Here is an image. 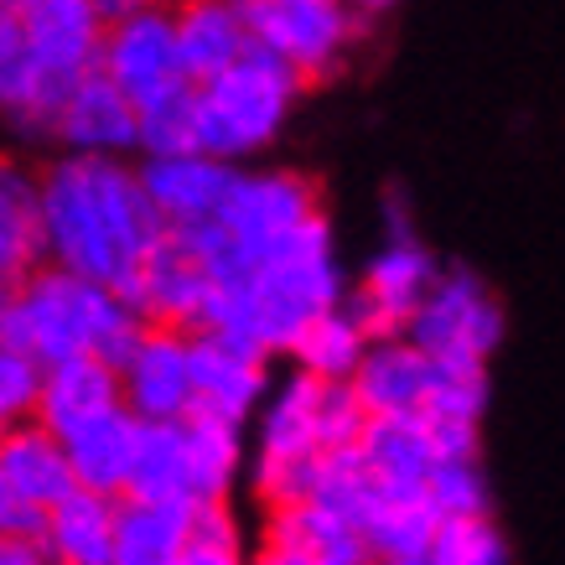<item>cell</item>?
I'll use <instances>...</instances> for the list:
<instances>
[{
  "instance_id": "obj_23",
  "label": "cell",
  "mask_w": 565,
  "mask_h": 565,
  "mask_svg": "<svg viewBox=\"0 0 565 565\" xmlns=\"http://www.w3.org/2000/svg\"><path fill=\"white\" fill-rule=\"evenodd\" d=\"M0 478L21 488L32 503H57V498L73 488L68 457H63V441L52 436L42 420H17V426L0 430Z\"/></svg>"
},
{
  "instance_id": "obj_4",
  "label": "cell",
  "mask_w": 565,
  "mask_h": 565,
  "mask_svg": "<svg viewBox=\"0 0 565 565\" xmlns=\"http://www.w3.org/2000/svg\"><path fill=\"white\" fill-rule=\"evenodd\" d=\"M249 42L286 57L307 84L338 73L343 52L359 42L363 17L348 0H239Z\"/></svg>"
},
{
  "instance_id": "obj_46",
  "label": "cell",
  "mask_w": 565,
  "mask_h": 565,
  "mask_svg": "<svg viewBox=\"0 0 565 565\" xmlns=\"http://www.w3.org/2000/svg\"><path fill=\"white\" fill-rule=\"evenodd\" d=\"M11 291L17 286H0V332H6V317H11Z\"/></svg>"
},
{
  "instance_id": "obj_41",
  "label": "cell",
  "mask_w": 565,
  "mask_h": 565,
  "mask_svg": "<svg viewBox=\"0 0 565 565\" xmlns=\"http://www.w3.org/2000/svg\"><path fill=\"white\" fill-rule=\"evenodd\" d=\"M172 565H244V555H239V545H203V540H188Z\"/></svg>"
},
{
  "instance_id": "obj_38",
  "label": "cell",
  "mask_w": 565,
  "mask_h": 565,
  "mask_svg": "<svg viewBox=\"0 0 565 565\" xmlns=\"http://www.w3.org/2000/svg\"><path fill=\"white\" fill-rule=\"evenodd\" d=\"M430 436V451L446 462H478V420H451V415H420Z\"/></svg>"
},
{
  "instance_id": "obj_3",
  "label": "cell",
  "mask_w": 565,
  "mask_h": 565,
  "mask_svg": "<svg viewBox=\"0 0 565 565\" xmlns=\"http://www.w3.org/2000/svg\"><path fill=\"white\" fill-rule=\"evenodd\" d=\"M192 88H198V151L218 156V161H239V156L265 151L280 136L307 78L270 47L249 42L228 68Z\"/></svg>"
},
{
  "instance_id": "obj_33",
  "label": "cell",
  "mask_w": 565,
  "mask_h": 565,
  "mask_svg": "<svg viewBox=\"0 0 565 565\" xmlns=\"http://www.w3.org/2000/svg\"><path fill=\"white\" fill-rule=\"evenodd\" d=\"M488 405V374L478 359H430L426 399L420 415H451V420H478Z\"/></svg>"
},
{
  "instance_id": "obj_5",
  "label": "cell",
  "mask_w": 565,
  "mask_h": 565,
  "mask_svg": "<svg viewBox=\"0 0 565 565\" xmlns=\"http://www.w3.org/2000/svg\"><path fill=\"white\" fill-rule=\"evenodd\" d=\"M411 338L426 359H478L488 363V353L503 338V307L493 301V291L482 286L472 270L436 275L430 291L420 296V307L405 322Z\"/></svg>"
},
{
  "instance_id": "obj_35",
  "label": "cell",
  "mask_w": 565,
  "mask_h": 565,
  "mask_svg": "<svg viewBox=\"0 0 565 565\" xmlns=\"http://www.w3.org/2000/svg\"><path fill=\"white\" fill-rule=\"evenodd\" d=\"M420 498L430 503L436 519H472V514H488V478H482L478 462H446L436 457L426 472V488Z\"/></svg>"
},
{
  "instance_id": "obj_22",
  "label": "cell",
  "mask_w": 565,
  "mask_h": 565,
  "mask_svg": "<svg viewBox=\"0 0 565 565\" xmlns=\"http://www.w3.org/2000/svg\"><path fill=\"white\" fill-rule=\"evenodd\" d=\"M265 540L307 550L317 565H374V550H369V540H363L359 524L338 519L332 509L311 503V498L286 503V509H270V530H265Z\"/></svg>"
},
{
  "instance_id": "obj_1",
  "label": "cell",
  "mask_w": 565,
  "mask_h": 565,
  "mask_svg": "<svg viewBox=\"0 0 565 565\" xmlns=\"http://www.w3.org/2000/svg\"><path fill=\"white\" fill-rule=\"evenodd\" d=\"M36 223L47 265L99 280L130 307H136L140 259L167 234V218L146 198L136 167H125L120 156L78 151L36 177Z\"/></svg>"
},
{
  "instance_id": "obj_11",
  "label": "cell",
  "mask_w": 565,
  "mask_h": 565,
  "mask_svg": "<svg viewBox=\"0 0 565 565\" xmlns=\"http://www.w3.org/2000/svg\"><path fill=\"white\" fill-rule=\"evenodd\" d=\"M207 270L198 265L188 244L177 239L172 228L146 249L136 275V311L156 327H177V332H198L207 307Z\"/></svg>"
},
{
  "instance_id": "obj_10",
  "label": "cell",
  "mask_w": 565,
  "mask_h": 565,
  "mask_svg": "<svg viewBox=\"0 0 565 565\" xmlns=\"http://www.w3.org/2000/svg\"><path fill=\"white\" fill-rule=\"evenodd\" d=\"M115 374H120V405L136 420H182L192 411L188 332H177V327L146 322V332Z\"/></svg>"
},
{
  "instance_id": "obj_36",
  "label": "cell",
  "mask_w": 565,
  "mask_h": 565,
  "mask_svg": "<svg viewBox=\"0 0 565 565\" xmlns=\"http://www.w3.org/2000/svg\"><path fill=\"white\" fill-rule=\"evenodd\" d=\"M363 405L348 379H322V394H317V446L332 451V446H353L363 430Z\"/></svg>"
},
{
  "instance_id": "obj_21",
  "label": "cell",
  "mask_w": 565,
  "mask_h": 565,
  "mask_svg": "<svg viewBox=\"0 0 565 565\" xmlns=\"http://www.w3.org/2000/svg\"><path fill=\"white\" fill-rule=\"evenodd\" d=\"M192 503H151V498H120L115 503V545L109 565H172L188 545Z\"/></svg>"
},
{
  "instance_id": "obj_7",
  "label": "cell",
  "mask_w": 565,
  "mask_h": 565,
  "mask_svg": "<svg viewBox=\"0 0 565 565\" xmlns=\"http://www.w3.org/2000/svg\"><path fill=\"white\" fill-rule=\"evenodd\" d=\"M99 73L109 84H120L130 99H151L161 88L182 84V63H177V32L172 11L161 0H146L120 21H104L99 36Z\"/></svg>"
},
{
  "instance_id": "obj_47",
  "label": "cell",
  "mask_w": 565,
  "mask_h": 565,
  "mask_svg": "<svg viewBox=\"0 0 565 565\" xmlns=\"http://www.w3.org/2000/svg\"><path fill=\"white\" fill-rule=\"evenodd\" d=\"M47 565H73V561H47Z\"/></svg>"
},
{
  "instance_id": "obj_16",
  "label": "cell",
  "mask_w": 565,
  "mask_h": 565,
  "mask_svg": "<svg viewBox=\"0 0 565 565\" xmlns=\"http://www.w3.org/2000/svg\"><path fill=\"white\" fill-rule=\"evenodd\" d=\"M353 446H359L379 498H420L426 472L436 462L420 415H369Z\"/></svg>"
},
{
  "instance_id": "obj_6",
  "label": "cell",
  "mask_w": 565,
  "mask_h": 565,
  "mask_svg": "<svg viewBox=\"0 0 565 565\" xmlns=\"http://www.w3.org/2000/svg\"><path fill=\"white\" fill-rule=\"evenodd\" d=\"M17 17L21 32H26V47L36 57V73H42V109H47V130H52V115H57V104L68 99V88L88 68H99L104 21L88 0H36Z\"/></svg>"
},
{
  "instance_id": "obj_8",
  "label": "cell",
  "mask_w": 565,
  "mask_h": 565,
  "mask_svg": "<svg viewBox=\"0 0 565 565\" xmlns=\"http://www.w3.org/2000/svg\"><path fill=\"white\" fill-rule=\"evenodd\" d=\"M322 207L317 182L301 172H234L228 198L218 207V223L228 228V239L244 249V259L255 265L280 234H291L301 218H311Z\"/></svg>"
},
{
  "instance_id": "obj_19",
  "label": "cell",
  "mask_w": 565,
  "mask_h": 565,
  "mask_svg": "<svg viewBox=\"0 0 565 565\" xmlns=\"http://www.w3.org/2000/svg\"><path fill=\"white\" fill-rule=\"evenodd\" d=\"M115 503H120V498L78 488V482H73L57 503H47V519H42V550H47V561L109 565V545H115Z\"/></svg>"
},
{
  "instance_id": "obj_9",
  "label": "cell",
  "mask_w": 565,
  "mask_h": 565,
  "mask_svg": "<svg viewBox=\"0 0 565 565\" xmlns=\"http://www.w3.org/2000/svg\"><path fill=\"white\" fill-rule=\"evenodd\" d=\"M430 280H436V265L420 249V239L405 234V239H390L379 249V259L363 275V286L338 296V307L353 317V327H359L369 343L374 338H394V332H405L411 311L430 291Z\"/></svg>"
},
{
  "instance_id": "obj_24",
  "label": "cell",
  "mask_w": 565,
  "mask_h": 565,
  "mask_svg": "<svg viewBox=\"0 0 565 565\" xmlns=\"http://www.w3.org/2000/svg\"><path fill=\"white\" fill-rule=\"evenodd\" d=\"M182 446H188V503H218L239 478L244 436L239 420H223L207 411L182 415Z\"/></svg>"
},
{
  "instance_id": "obj_37",
  "label": "cell",
  "mask_w": 565,
  "mask_h": 565,
  "mask_svg": "<svg viewBox=\"0 0 565 565\" xmlns=\"http://www.w3.org/2000/svg\"><path fill=\"white\" fill-rule=\"evenodd\" d=\"M36 384H42V363L26 359L21 348L0 343V430L17 426V420H32Z\"/></svg>"
},
{
  "instance_id": "obj_45",
  "label": "cell",
  "mask_w": 565,
  "mask_h": 565,
  "mask_svg": "<svg viewBox=\"0 0 565 565\" xmlns=\"http://www.w3.org/2000/svg\"><path fill=\"white\" fill-rule=\"evenodd\" d=\"M348 6H353L359 17H379V11H390L394 0H348Z\"/></svg>"
},
{
  "instance_id": "obj_28",
  "label": "cell",
  "mask_w": 565,
  "mask_h": 565,
  "mask_svg": "<svg viewBox=\"0 0 565 565\" xmlns=\"http://www.w3.org/2000/svg\"><path fill=\"white\" fill-rule=\"evenodd\" d=\"M0 115H11L21 130H47L42 109V73L26 47L17 11H0Z\"/></svg>"
},
{
  "instance_id": "obj_2",
  "label": "cell",
  "mask_w": 565,
  "mask_h": 565,
  "mask_svg": "<svg viewBox=\"0 0 565 565\" xmlns=\"http://www.w3.org/2000/svg\"><path fill=\"white\" fill-rule=\"evenodd\" d=\"M140 332H146V317L130 301H120L99 280H84V275L42 259L36 270L17 280L0 343L21 348L42 369L73 359V353H94L120 369Z\"/></svg>"
},
{
  "instance_id": "obj_43",
  "label": "cell",
  "mask_w": 565,
  "mask_h": 565,
  "mask_svg": "<svg viewBox=\"0 0 565 565\" xmlns=\"http://www.w3.org/2000/svg\"><path fill=\"white\" fill-rule=\"evenodd\" d=\"M255 565H317L307 555V550H296V545H275V540H265V550L255 555Z\"/></svg>"
},
{
  "instance_id": "obj_32",
  "label": "cell",
  "mask_w": 565,
  "mask_h": 565,
  "mask_svg": "<svg viewBox=\"0 0 565 565\" xmlns=\"http://www.w3.org/2000/svg\"><path fill=\"white\" fill-rule=\"evenodd\" d=\"M374 478H369V467H363L359 446H332V451H322V472H317V488H311V503H322V509H332L338 519H348V524H359L369 509H374Z\"/></svg>"
},
{
  "instance_id": "obj_17",
  "label": "cell",
  "mask_w": 565,
  "mask_h": 565,
  "mask_svg": "<svg viewBox=\"0 0 565 565\" xmlns=\"http://www.w3.org/2000/svg\"><path fill=\"white\" fill-rule=\"evenodd\" d=\"M426 379H430V359L405 332H394V338H374L363 348V359L348 374V384L359 394L363 415H420Z\"/></svg>"
},
{
  "instance_id": "obj_15",
  "label": "cell",
  "mask_w": 565,
  "mask_h": 565,
  "mask_svg": "<svg viewBox=\"0 0 565 565\" xmlns=\"http://www.w3.org/2000/svg\"><path fill=\"white\" fill-rule=\"evenodd\" d=\"M115 405H120V374H115V363L94 359V353H73V359L42 369L32 420H42L63 441L68 430H78L84 420H94L104 411H115Z\"/></svg>"
},
{
  "instance_id": "obj_18",
  "label": "cell",
  "mask_w": 565,
  "mask_h": 565,
  "mask_svg": "<svg viewBox=\"0 0 565 565\" xmlns=\"http://www.w3.org/2000/svg\"><path fill=\"white\" fill-rule=\"evenodd\" d=\"M172 32H177V63H182L188 84H203V78L223 73L249 47L239 0H182L172 11Z\"/></svg>"
},
{
  "instance_id": "obj_34",
  "label": "cell",
  "mask_w": 565,
  "mask_h": 565,
  "mask_svg": "<svg viewBox=\"0 0 565 565\" xmlns=\"http://www.w3.org/2000/svg\"><path fill=\"white\" fill-rule=\"evenodd\" d=\"M430 565H509V545L488 514L441 519L430 534Z\"/></svg>"
},
{
  "instance_id": "obj_31",
  "label": "cell",
  "mask_w": 565,
  "mask_h": 565,
  "mask_svg": "<svg viewBox=\"0 0 565 565\" xmlns=\"http://www.w3.org/2000/svg\"><path fill=\"white\" fill-rule=\"evenodd\" d=\"M317 394L322 379L317 374H291V384L275 394V405L265 411V430H259V457H296V451H317Z\"/></svg>"
},
{
  "instance_id": "obj_42",
  "label": "cell",
  "mask_w": 565,
  "mask_h": 565,
  "mask_svg": "<svg viewBox=\"0 0 565 565\" xmlns=\"http://www.w3.org/2000/svg\"><path fill=\"white\" fill-rule=\"evenodd\" d=\"M0 565H47V550L36 540H0Z\"/></svg>"
},
{
  "instance_id": "obj_25",
  "label": "cell",
  "mask_w": 565,
  "mask_h": 565,
  "mask_svg": "<svg viewBox=\"0 0 565 565\" xmlns=\"http://www.w3.org/2000/svg\"><path fill=\"white\" fill-rule=\"evenodd\" d=\"M42 265V223H36V172L0 156V286H17Z\"/></svg>"
},
{
  "instance_id": "obj_44",
  "label": "cell",
  "mask_w": 565,
  "mask_h": 565,
  "mask_svg": "<svg viewBox=\"0 0 565 565\" xmlns=\"http://www.w3.org/2000/svg\"><path fill=\"white\" fill-rule=\"evenodd\" d=\"M94 11H99V21H120L125 11H136V6H146V0H88Z\"/></svg>"
},
{
  "instance_id": "obj_27",
  "label": "cell",
  "mask_w": 565,
  "mask_h": 565,
  "mask_svg": "<svg viewBox=\"0 0 565 565\" xmlns=\"http://www.w3.org/2000/svg\"><path fill=\"white\" fill-rule=\"evenodd\" d=\"M441 519L426 498H374V509L359 519L363 540L374 550V565H411L430 555V534Z\"/></svg>"
},
{
  "instance_id": "obj_48",
  "label": "cell",
  "mask_w": 565,
  "mask_h": 565,
  "mask_svg": "<svg viewBox=\"0 0 565 565\" xmlns=\"http://www.w3.org/2000/svg\"><path fill=\"white\" fill-rule=\"evenodd\" d=\"M411 565H430V561H411Z\"/></svg>"
},
{
  "instance_id": "obj_14",
  "label": "cell",
  "mask_w": 565,
  "mask_h": 565,
  "mask_svg": "<svg viewBox=\"0 0 565 565\" xmlns=\"http://www.w3.org/2000/svg\"><path fill=\"white\" fill-rule=\"evenodd\" d=\"M188 363H192V411L239 420L265 394V359L244 348L223 343L213 332H188Z\"/></svg>"
},
{
  "instance_id": "obj_13",
  "label": "cell",
  "mask_w": 565,
  "mask_h": 565,
  "mask_svg": "<svg viewBox=\"0 0 565 565\" xmlns=\"http://www.w3.org/2000/svg\"><path fill=\"white\" fill-rule=\"evenodd\" d=\"M52 136L78 156H125L136 146V99L88 68L52 115Z\"/></svg>"
},
{
  "instance_id": "obj_40",
  "label": "cell",
  "mask_w": 565,
  "mask_h": 565,
  "mask_svg": "<svg viewBox=\"0 0 565 565\" xmlns=\"http://www.w3.org/2000/svg\"><path fill=\"white\" fill-rule=\"evenodd\" d=\"M188 540H203V545H239V524L228 514V503H192V524Z\"/></svg>"
},
{
  "instance_id": "obj_29",
  "label": "cell",
  "mask_w": 565,
  "mask_h": 565,
  "mask_svg": "<svg viewBox=\"0 0 565 565\" xmlns=\"http://www.w3.org/2000/svg\"><path fill=\"white\" fill-rule=\"evenodd\" d=\"M363 348H369V338L353 327V317H348L343 307H327L296 332L291 359L317 379H348L353 369H359Z\"/></svg>"
},
{
  "instance_id": "obj_39",
  "label": "cell",
  "mask_w": 565,
  "mask_h": 565,
  "mask_svg": "<svg viewBox=\"0 0 565 565\" xmlns=\"http://www.w3.org/2000/svg\"><path fill=\"white\" fill-rule=\"evenodd\" d=\"M42 519H47L42 503H32L21 488L0 478V540H36L42 545Z\"/></svg>"
},
{
  "instance_id": "obj_20",
  "label": "cell",
  "mask_w": 565,
  "mask_h": 565,
  "mask_svg": "<svg viewBox=\"0 0 565 565\" xmlns=\"http://www.w3.org/2000/svg\"><path fill=\"white\" fill-rule=\"evenodd\" d=\"M130 451H136V415L115 405V411L94 415L78 430L63 436V457H68V472L78 488H94V493L120 498L125 478H130Z\"/></svg>"
},
{
  "instance_id": "obj_30",
  "label": "cell",
  "mask_w": 565,
  "mask_h": 565,
  "mask_svg": "<svg viewBox=\"0 0 565 565\" xmlns=\"http://www.w3.org/2000/svg\"><path fill=\"white\" fill-rule=\"evenodd\" d=\"M136 146L146 156L198 151V88L188 78L136 104Z\"/></svg>"
},
{
  "instance_id": "obj_12",
  "label": "cell",
  "mask_w": 565,
  "mask_h": 565,
  "mask_svg": "<svg viewBox=\"0 0 565 565\" xmlns=\"http://www.w3.org/2000/svg\"><path fill=\"white\" fill-rule=\"evenodd\" d=\"M136 177L156 203V213L167 218V228H182V223L218 218L228 182H234V161H218L207 151H172L146 156V167H136Z\"/></svg>"
},
{
  "instance_id": "obj_26",
  "label": "cell",
  "mask_w": 565,
  "mask_h": 565,
  "mask_svg": "<svg viewBox=\"0 0 565 565\" xmlns=\"http://www.w3.org/2000/svg\"><path fill=\"white\" fill-rule=\"evenodd\" d=\"M120 498H151V503H188V446L182 420H136V451Z\"/></svg>"
}]
</instances>
